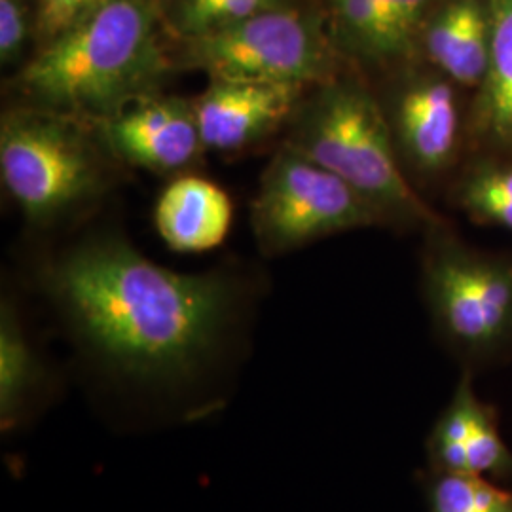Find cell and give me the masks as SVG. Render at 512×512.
<instances>
[{
  "mask_svg": "<svg viewBox=\"0 0 512 512\" xmlns=\"http://www.w3.org/2000/svg\"><path fill=\"white\" fill-rule=\"evenodd\" d=\"M38 283L97 365L160 391L194 384L213 366L243 306L236 275L179 274L116 236L61 251Z\"/></svg>",
  "mask_w": 512,
  "mask_h": 512,
  "instance_id": "1",
  "label": "cell"
},
{
  "mask_svg": "<svg viewBox=\"0 0 512 512\" xmlns=\"http://www.w3.org/2000/svg\"><path fill=\"white\" fill-rule=\"evenodd\" d=\"M160 0H105L8 80L10 103L99 124L177 73Z\"/></svg>",
  "mask_w": 512,
  "mask_h": 512,
  "instance_id": "2",
  "label": "cell"
},
{
  "mask_svg": "<svg viewBox=\"0 0 512 512\" xmlns=\"http://www.w3.org/2000/svg\"><path fill=\"white\" fill-rule=\"evenodd\" d=\"M283 143L346 181L384 220L439 224L406 177L378 95L363 74L346 69L310 88L285 128Z\"/></svg>",
  "mask_w": 512,
  "mask_h": 512,
  "instance_id": "3",
  "label": "cell"
},
{
  "mask_svg": "<svg viewBox=\"0 0 512 512\" xmlns=\"http://www.w3.org/2000/svg\"><path fill=\"white\" fill-rule=\"evenodd\" d=\"M116 165L92 124L21 103L2 110L0 179L33 226H54L99 202Z\"/></svg>",
  "mask_w": 512,
  "mask_h": 512,
  "instance_id": "4",
  "label": "cell"
},
{
  "mask_svg": "<svg viewBox=\"0 0 512 512\" xmlns=\"http://www.w3.org/2000/svg\"><path fill=\"white\" fill-rule=\"evenodd\" d=\"M179 71L310 90L348 67L330 42L317 0H289L207 37L173 44Z\"/></svg>",
  "mask_w": 512,
  "mask_h": 512,
  "instance_id": "5",
  "label": "cell"
},
{
  "mask_svg": "<svg viewBox=\"0 0 512 512\" xmlns=\"http://www.w3.org/2000/svg\"><path fill=\"white\" fill-rule=\"evenodd\" d=\"M380 222L382 213L357 190L285 143L262 171L251 203V228L266 256Z\"/></svg>",
  "mask_w": 512,
  "mask_h": 512,
  "instance_id": "6",
  "label": "cell"
},
{
  "mask_svg": "<svg viewBox=\"0 0 512 512\" xmlns=\"http://www.w3.org/2000/svg\"><path fill=\"white\" fill-rule=\"evenodd\" d=\"M425 293L442 330L469 351H488L512 332V266L435 249L425 262Z\"/></svg>",
  "mask_w": 512,
  "mask_h": 512,
  "instance_id": "7",
  "label": "cell"
},
{
  "mask_svg": "<svg viewBox=\"0 0 512 512\" xmlns=\"http://www.w3.org/2000/svg\"><path fill=\"white\" fill-rule=\"evenodd\" d=\"M342 63L363 74H391L420 55L425 23L440 0H317Z\"/></svg>",
  "mask_w": 512,
  "mask_h": 512,
  "instance_id": "8",
  "label": "cell"
},
{
  "mask_svg": "<svg viewBox=\"0 0 512 512\" xmlns=\"http://www.w3.org/2000/svg\"><path fill=\"white\" fill-rule=\"evenodd\" d=\"M93 129L118 164L158 177L194 173L207 152L192 97L156 93Z\"/></svg>",
  "mask_w": 512,
  "mask_h": 512,
  "instance_id": "9",
  "label": "cell"
},
{
  "mask_svg": "<svg viewBox=\"0 0 512 512\" xmlns=\"http://www.w3.org/2000/svg\"><path fill=\"white\" fill-rule=\"evenodd\" d=\"M391 88L378 97L403 167L435 175L452 164L459 141L454 82L429 65H408L391 74Z\"/></svg>",
  "mask_w": 512,
  "mask_h": 512,
  "instance_id": "10",
  "label": "cell"
},
{
  "mask_svg": "<svg viewBox=\"0 0 512 512\" xmlns=\"http://www.w3.org/2000/svg\"><path fill=\"white\" fill-rule=\"evenodd\" d=\"M306 88L256 80H209L194 95V110L207 152L234 154L285 131Z\"/></svg>",
  "mask_w": 512,
  "mask_h": 512,
  "instance_id": "11",
  "label": "cell"
},
{
  "mask_svg": "<svg viewBox=\"0 0 512 512\" xmlns=\"http://www.w3.org/2000/svg\"><path fill=\"white\" fill-rule=\"evenodd\" d=\"M232 220L234 203L228 192L196 171L169 179L154 205L158 236L175 253L217 249L228 238Z\"/></svg>",
  "mask_w": 512,
  "mask_h": 512,
  "instance_id": "12",
  "label": "cell"
},
{
  "mask_svg": "<svg viewBox=\"0 0 512 512\" xmlns=\"http://www.w3.org/2000/svg\"><path fill=\"white\" fill-rule=\"evenodd\" d=\"M488 0H440L421 35L420 55L450 82L480 88L490 65Z\"/></svg>",
  "mask_w": 512,
  "mask_h": 512,
  "instance_id": "13",
  "label": "cell"
},
{
  "mask_svg": "<svg viewBox=\"0 0 512 512\" xmlns=\"http://www.w3.org/2000/svg\"><path fill=\"white\" fill-rule=\"evenodd\" d=\"M54 380L12 298L0 304V429L12 435L37 418L54 397Z\"/></svg>",
  "mask_w": 512,
  "mask_h": 512,
  "instance_id": "14",
  "label": "cell"
},
{
  "mask_svg": "<svg viewBox=\"0 0 512 512\" xmlns=\"http://www.w3.org/2000/svg\"><path fill=\"white\" fill-rule=\"evenodd\" d=\"M488 6L492 50L476 97L473 129L482 143L512 152V0H488Z\"/></svg>",
  "mask_w": 512,
  "mask_h": 512,
  "instance_id": "15",
  "label": "cell"
},
{
  "mask_svg": "<svg viewBox=\"0 0 512 512\" xmlns=\"http://www.w3.org/2000/svg\"><path fill=\"white\" fill-rule=\"evenodd\" d=\"M285 2L289 0H160L173 44L219 33Z\"/></svg>",
  "mask_w": 512,
  "mask_h": 512,
  "instance_id": "16",
  "label": "cell"
},
{
  "mask_svg": "<svg viewBox=\"0 0 512 512\" xmlns=\"http://www.w3.org/2000/svg\"><path fill=\"white\" fill-rule=\"evenodd\" d=\"M484 408L486 406L475 397L471 380L467 376L461 378L452 403L435 423L429 440V454L435 471L465 473L467 444Z\"/></svg>",
  "mask_w": 512,
  "mask_h": 512,
  "instance_id": "17",
  "label": "cell"
},
{
  "mask_svg": "<svg viewBox=\"0 0 512 512\" xmlns=\"http://www.w3.org/2000/svg\"><path fill=\"white\" fill-rule=\"evenodd\" d=\"M429 512H512V492L486 476L440 473L427 484Z\"/></svg>",
  "mask_w": 512,
  "mask_h": 512,
  "instance_id": "18",
  "label": "cell"
},
{
  "mask_svg": "<svg viewBox=\"0 0 512 512\" xmlns=\"http://www.w3.org/2000/svg\"><path fill=\"white\" fill-rule=\"evenodd\" d=\"M459 202L475 219L512 230V165H484L459 188Z\"/></svg>",
  "mask_w": 512,
  "mask_h": 512,
  "instance_id": "19",
  "label": "cell"
},
{
  "mask_svg": "<svg viewBox=\"0 0 512 512\" xmlns=\"http://www.w3.org/2000/svg\"><path fill=\"white\" fill-rule=\"evenodd\" d=\"M37 48L35 0H0V65L19 71Z\"/></svg>",
  "mask_w": 512,
  "mask_h": 512,
  "instance_id": "20",
  "label": "cell"
},
{
  "mask_svg": "<svg viewBox=\"0 0 512 512\" xmlns=\"http://www.w3.org/2000/svg\"><path fill=\"white\" fill-rule=\"evenodd\" d=\"M465 473L478 476H512V454L497 431L494 412L486 406L467 444Z\"/></svg>",
  "mask_w": 512,
  "mask_h": 512,
  "instance_id": "21",
  "label": "cell"
},
{
  "mask_svg": "<svg viewBox=\"0 0 512 512\" xmlns=\"http://www.w3.org/2000/svg\"><path fill=\"white\" fill-rule=\"evenodd\" d=\"M105 0H35L37 4V52L88 16Z\"/></svg>",
  "mask_w": 512,
  "mask_h": 512,
  "instance_id": "22",
  "label": "cell"
}]
</instances>
